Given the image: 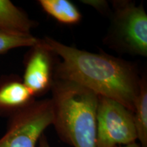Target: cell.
Masks as SVG:
<instances>
[{
    "mask_svg": "<svg viewBox=\"0 0 147 147\" xmlns=\"http://www.w3.org/2000/svg\"><path fill=\"white\" fill-rule=\"evenodd\" d=\"M42 42L60 57L55 67L54 79L75 82L134 112L141 78L133 63L104 53H94L69 47L48 36Z\"/></svg>",
    "mask_w": 147,
    "mask_h": 147,
    "instance_id": "1",
    "label": "cell"
},
{
    "mask_svg": "<svg viewBox=\"0 0 147 147\" xmlns=\"http://www.w3.org/2000/svg\"><path fill=\"white\" fill-rule=\"evenodd\" d=\"M133 114L140 144L142 147H147V82L144 76L141 78Z\"/></svg>",
    "mask_w": 147,
    "mask_h": 147,
    "instance_id": "10",
    "label": "cell"
},
{
    "mask_svg": "<svg viewBox=\"0 0 147 147\" xmlns=\"http://www.w3.org/2000/svg\"><path fill=\"white\" fill-rule=\"evenodd\" d=\"M36 25L23 10L9 0H0V31L31 33Z\"/></svg>",
    "mask_w": 147,
    "mask_h": 147,
    "instance_id": "8",
    "label": "cell"
},
{
    "mask_svg": "<svg viewBox=\"0 0 147 147\" xmlns=\"http://www.w3.org/2000/svg\"><path fill=\"white\" fill-rule=\"evenodd\" d=\"M38 3L46 13L64 25H76L82 15L77 7L68 0H40Z\"/></svg>",
    "mask_w": 147,
    "mask_h": 147,
    "instance_id": "9",
    "label": "cell"
},
{
    "mask_svg": "<svg viewBox=\"0 0 147 147\" xmlns=\"http://www.w3.org/2000/svg\"><path fill=\"white\" fill-rule=\"evenodd\" d=\"M40 42V39L31 33L0 31V55L16 48H31L39 44Z\"/></svg>",
    "mask_w": 147,
    "mask_h": 147,
    "instance_id": "11",
    "label": "cell"
},
{
    "mask_svg": "<svg viewBox=\"0 0 147 147\" xmlns=\"http://www.w3.org/2000/svg\"><path fill=\"white\" fill-rule=\"evenodd\" d=\"M53 122L63 142L72 147H97L98 95L69 80L54 79Z\"/></svg>",
    "mask_w": 147,
    "mask_h": 147,
    "instance_id": "2",
    "label": "cell"
},
{
    "mask_svg": "<svg viewBox=\"0 0 147 147\" xmlns=\"http://www.w3.org/2000/svg\"><path fill=\"white\" fill-rule=\"evenodd\" d=\"M107 40L112 47L134 55L147 56V15L142 5L115 1Z\"/></svg>",
    "mask_w": 147,
    "mask_h": 147,
    "instance_id": "3",
    "label": "cell"
},
{
    "mask_svg": "<svg viewBox=\"0 0 147 147\" xmlns=\"http://www.w3.org/2000/svg\"><path fill=\"white\" fill-rule=\"evenodd\" d=\"M53 53L43 45L31 47L25 60L23 81L34 97L41 96L51 90L54 82Z\"/></svg>",
    "mask_w": 147,
    "mask_h": 147,
    "instance_id": "6",
    "label": "cell"
},
{
    "mask_svg": "<svg viewBox=\"0 0 147 147\" xmlns=\"http://www.w3.org/2000/svg\"><path fill=\"white\" fill-rule=\"evenodd\" d=\"M97 147H119L136 142L133 112L119 102L99 96Z\"/></svg>",
    "mask_w": 147,
    "mask_h": 147,
    "instance_id": "5",
    "label": "cell"
},
{
    "mask_svg": "<svg viewBox=\"0 0 147 147\" xmlns=\"http://www.w3.org/2000/svg\"><path fill=\"white\" fill-rule=\"evenodd\" d=\"M34 98L20 77L10 75L0 79V114L11 116L32 104Z\"/></svg>",
    "mask_w": 147,
    "mask_h": 147,
    "instance_id": "7",
    "label": "cell"
},
{
    "mask_svg": "<svg viewBox=\"0 0 147 147\" xmlns=\"http://www.w3.org/2000/svg\"><path fill=\"white\" fill-rule=\"evenodd\" d=\"M82 2L85 4H87L93 7L99 12L104 13V12H107L108 8V4L106 1H100V0H84L82 1Z\"/></svg>",
    "mask_w": 147,
    "mask_h": 147,
    "instance_id": "12",
    "label": "cell"
},
{
    "mask_svg": "<svg viewBox=\"0 0 147 147\" xmlns=\"http://www.w3.org/2000/svg\"><path fill=\"white\" fill-rule=\"evenodd\" d=\"M38 147H51V146L49 144V140H48L47 138L45 135V134L42 136L40 138L39 142H38Z\"/></svg>",
    "mask_w": 147,
    "mask_h": 147,
    "instance_id": "13",
    "label": "cell"
},
{
    "mask_svg": "<svg viewBox=\"0 0 147 147\" xmlns=\"http://www.w3.org/2000/svg\"><path fill=\"white\" fill-rule=\"evenodd\" d=\"M53 122L51 99L33 102L10 116L0 147H38L40 138Z\"/></svg>",
    "mask_w": 147,
    "mask_h": 147,
    "instance_id": "4",
    "label": "cell"
},
{
    "mask_svg": "<svg viewBox=\"0 0 147 147\" xmlns=\"http://www.w3.org/2000/svg\"><path fill=\"white\" fill-rule=\"evenodd\" d=\"M119 147H142V146H140V144H138L136 142H134V143H131V144L125 145V146H119Z\"/></svg>",
    "mask_w": 147,
    "mask_h": 147,
    "instance_id": "14",
    "label": "cell"
}]
</instances>
